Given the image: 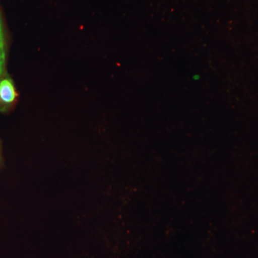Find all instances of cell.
<instances>
[{"label":"cell","mask_w":258,"mask_h":258,"mask_svg":"<svg viewBox=\"0 0 258 258\" xmlns=\"http://www.w3.org/2000/svg\"><path fill=\"white\" fill-rule=\"evenodd\" d=\"M16 98L13 80L8 77L0 79V113L8 111Z\"/></svg>","instance_id":"cell-1"},{"label":"cell","mask_w":258,"mask_h":258,"mask_svg":"<svg viewBox=\"0 0 258 258\" xmlns=\"http://www.w3.org/2000/svg\"><path fill=\"white\" fill-rule=\"evenodd\" d=\"M5 62V50L4 34H3V25H2L1 19H0V76L4 72Z\"/></svg>","instance_id":"cell-2"}]
</instances>
